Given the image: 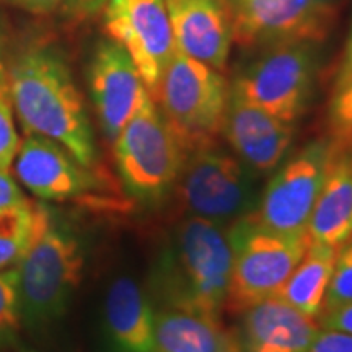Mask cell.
<instances>
[{"label": "cell", "instance_id": "f546056e", "mask_svg": "<svg viewBox=\"0 0 352 352\" xmlns=\"http://www.w3.org/2000/svg\"><path fill=\"white\" fill-rule=\"evenodd\" d=\"M6 2L8 6L34 13V15H44V13L54 12L64 0H6Z\"/></svg>", "mask_w": 352, "mask_h": 352}, {"label": "cell", "instance_id": "ac0fdd59", "mask_svg": "<svg viewBox=\"0 0 352 352\" xmlns=\"http://www.w3.org/2000/svg\"><path fill=\"white\" fill-rule=\"evenodd\" d=\"M155 314L147 294L129 277L109 285L104 321L118 352H155Z\"/></svg>", "mask_w": 352, "mask_h": 352}, {"label": "cell", "instance_id": "277c9868", "mask_svg": "<svg viewBox=\"0 0 352 352\" xmlns=\"http://www.w3.org/2000/svg\"><path fill=\"white\" fill-rule=\"evenodd\" d=\"M227 236L232 274L226 308L235 315L279 296L310 243L307 233L276 232L254 212L233 222Z\"/></svg>", "mask_w": 352, "mask_h": 352}, {"label": "cell", "instance_id": "d4e9b609", "mask_svg": "<svg viewBox=\"0 0 352 352\" xmlns=\"http://www.w3.org/2000/svg\"><path fill=\"white\" fill-rule=\"evenodd\" d=\"M328 124L331 139L338 144H352V82L336 91L329 104Z\"/></svg>", "mask_w": 352, "mask_h": 352}, {"label": "cell", "instance_id": "1f68e13d", "mask_svg": "<svg viewBox=\"0 0 352 352\" xmlns=\"http://www.w3.org/2000/svg\"><path fill=\"white\" fill-rule=\"evenodd\" d=\"M19 352H36V351H32V349H26V347H21Z\"/></svg>", "mask_w": 352, "mask_h": 352}, {"label": "cell", "instance_id": "5b68a950", "mask_svg": "<svg viewBox=\"0 0 352 352\" xmlns=\"http://www.w3.org/2000/svg\"><path fill=\"white\" fill-rule=\"evenodd\" d=\"M230 87L222 72L176 51L152 100L184 153L215 145Z\"/></svg>", "mask_w": 352, "mask_h": 352}, {"label": "cell", "instance_id": "9a60e30c", "mask_svg": "<svg viewBox=\"0 0 352 352\" xmlns=\"http://www.w3.org/2000/svg\"><path fill=\"white\" fill-rule=\"evenodd\" d=\"M176 51L219 72L233 44L230 0H165Z\"/></svg>", "mask_w": 352, "mask_h": 352}, {"label": "cell", "instance_id": "4316f807", "mask_svg": "<svg viewBox=\"0 0 352 352\" xmlns=\"http://www.w3.org/2000/svg\"><path fill=\"white\" fill-rule=\"evenodd\" d=\"M23 189L20 188L19 182L10 175V171L0 170V212L6 209L15 208V206L26 202Z\"/></svg>", "mask_w": 352, "mask_h": 352}, {"label": "cell", "instance_id": "484cf974", "mask_svg": "<svg viewBox=\"0 0 352 352\" xmlns=\"http://www.w3.org/2000/svg\"><path fill=\"white\" fill-rule=\"evenodd\" d=\"M308 352H352V334L336 329H320Z\"/></svg>", "mask_w": 352, "mask_h": 352}, {"label": "cell", "instance_id": "3957f363", "mask_svg": "<svg viewBox=\"0 0 352 352\" xmlns=\"http://www.w3.org/2000/svg\"><path fill=\"white\" fill-rule=\"evenodd\" d=\"M82 241L65 220L44 208L41 226L16 264L23 327L39 329L59 320L82 280Z\"/></svg>", "mask_w": 352, "mask_h": 352}, {"label": "cell", "instance_id": "4fadbf2b", "mask_svg": "<svg viewBox=\"0 0 352 352\" xmlns=\"http://www.w3.org/2000/svg\"><path fill=\"white\" fill-rule=\"evenodd\" d=\"M88 85L101 129L114 140L147 90L134 60L120 43L111 38L98 43L88 67Z\"/></svg>", "mask_w": 352, "mask_h": 352}, {"label": "cell", "instance_id": "4dcf8cb0", "mask_svg": "<svg viewBox=\"0 0 352 352\" xmlns=\"http://www.w3.org/2000/svg\"><path fill=\"white\" fill-rule=\"evenodd\" d=\"M7 76L8 70L3 63V25L0 20V94L7 90Z\"/></svg>", "mask_w": 352, "mask_h": 352}, {"label": "cell", "instance_id": "d6986e66", "mask_svg": "<svg viewBox=\"0 0 352 352\" xmlns=\"http://www.w3.org/2000/svg\"><path fill=\"white\" fill-rule=\"evenodd\" d=\"M155 352H235L219 320L176 310L155 314Z\"/></svg>", "mask_w": 352, "mask_h": 352}, {"label": "cell", "instance_id": "44dd1931", "mask_svg": "<svg viewBox=\"0 0 352 352\" xmlns=\"http://www.w3.org/2000/svg\"><path fill=\"white\" fill-rule=\"evenodd\" d=\"M44 208L26 201L0 212V270L16 266L28 252L41 226Z\"/></svg>", "mask_w": 352, "mask_h": 352}, {"label": "cell", "instance_id": "8992f818", "mask_svg": "<svg viewBox=\"0 0 352 352\" xmlns=\"http://www.w3.org/2000/svg\"><path fill=\"white\" fill-rule=\"evenodd\" d=\"M114 142L122 188L142 206H157L178 183L186 153L147 90Z\"/></svg>", "mask_w": 352, "mask_h": 352}, {"label": "cell", "instance_id": "6da1fadb", "mask_svg": "<svg viewBox=\"0 0 352 352\" xmlns=\"http://www.w3.org/2000/svg\"><path fill=\"white\" fill-rule=\"evenodd\" d=\"M13 111L26 134L54 140L87 168L98 166L94 129L64 56L54 47L26 50L7 76Z\"/></svg>", "mask_w": 352, "mask_h": 352}, {"label": "cell", "instance_id": "7c38bea8", "mask_svg": "<svg viewBox=\"0 0 352 352\" xmlns=\"http://www.w3.org/2000/svg\"><path fill=\"white\" fill-rule=\"evenodd\" d=\"M16 182L43 201H91L104 183L98 170L87 168L54 140L26 134L13 162Z\"/></svg>", "mask_w": 352, "mask_h": 352}, {"label": "cell", "instance_id": "8fae6325", "mask_svg": "<svg viewBox=\"0 0 352 352\" xmlns=\"http://www.w3.org/2000/svg\"><path fill=\"white\" fill-rule=\"evenodd\" d=\"M103 8L108 38L129 52L152 96L176 52L165 0H107Z\"/></svg>", "mask_w": 352, "mask_h": 352}, {"label": "cell", "instance_id": "7402d4cb", "mask_svg": "<svg viewBox=\"0 0 352 352\" xmlns=\"http://www.w3.org/2000/svg\"><path fill=\"white\" fill-rule=\"evenodd\" d=\"M23 327L16 267L0 270V349L15 344Z\"/></svg>", "mask_w": 352, "mask_h": 352}, {"label": "cell", "instance_id": "5bb4252c", "mask_svg": "<svg viewBox=\"0 0 352 352\" xmlns=\"http://www.w3.org/2000/svg\"><path fill=\"white\" fill-rule=\"evenodd\" d=\"M222 134L240 160L258 176L283 164L294 140V124L248 103L230 90Z\"/></svg>", "mask_w": 352, "mask_h": 352}, {"label": "cell", "instance_id": "52a82bcc", "mask_svg": "<svg viewBox=\"0 0 352 352\" xmlns=\"http://www.w3.org/2000/svg\"><path fill=\"white\" fill-rule=\"evenodd\" d=\"M318 70L315 43H283L263 47L232 82L230 90L248 103L294 124L314 95Z\"/></svg>", "mask_w": 352, "mask_h": 352}, {"label": "cell", "instance_id": "7a4b0ae2", "mask_svg": "<svg viewBox=\"0 0 352 352\" xmlns=\"http://www.w3.org/2000/svg\"><path fill=\"white\" fill-rule=\"evenodd\" d=\"M232 274L227 232L206 219L173 227L152 266L151 287L162 310L220 320Z\"/></svg>", "mask_w": 352, "mask_h": 352}, {"label": "cell", "instance_id": "ba28073f", "mask_svg": "<svg viewBox=\"0 0 352 352\" xmlns=\"http://www.w3.org/2000/svg\"><path fill=\"white\" fill-rule=\"evenodd\" d=\"M176 188L192 217L220 227L254 212L259 204L258 175L215 145L188 153Z\"/></svg>", "mask_w": 352, "mask_h": 352}, {"label": "cell", "instance_id": "cb8c5ba5", "mask_svg": "<svg viewBox=\"0 0 352 352\" xmlns=\"http://www.w3.org/2000/svg\"><path fill=\"white\" fill-rule=\"evenodd\" d=\"M20 135L13 120L8 88L0 94V170L10 171L20 148Z\"/></svg>", "mask_w": 352, "mask_h": 352}, {"label": "cell", "instance_id": "603a6c76", "mask_svg": "<svg viewBox=\"0 0 352 352\" xmlns=\"http://www.w3.org/2000/svg\"><path fill=\"white\" fill-rule=\"evenodd\" d=\"M352 302V240L342 245L336 253L329 279L323 311Z\"/></svg>", "mask_w": 352, "mask_h": 352}, {"label": "cell", "instance_id": "9c48e42d", "mask_svg": "<svg viewBox=\"0 0 352 352\" xmlns=\"http://www.w3.org/2000/svg\"><path fill=\"white\" fill-rule=\"evenodd\" d=\"M336 148L331 138L314 140L277 166L254 210L264 226L280 233H307Z\"/></svg>", "mask_w": 352, "mask_h": 352}, {"label": "cell", "instance_id": "2e32d148", "mask_svg": "<svg viewBox=\"0 0 352 352\" xmlns=\"http://www.w3.org/2000/svg\"><path fill=\"white\" fill-rule=\"evenodd\" d=\"M230 333L235 352H308L320 328L283 298L272 297L241 311Z\"/></svg>", "mask_w": 352, "mask_h": 352}, {"label": "cell", "instance_id": "f1b7e54d", "mask_svg": "<svg viewBox=\"0 0 352 352\" xmlns=\"http://www.w3.org/2000/svg\"><path fill=\"white\" fill-rule=\"evenodd\" d=\"M351 82H352V21H351L349 36H347V41H346L344 54H342L340 69H338V74H336V80H334V94L349 85Z\"/></svg>", "mask_w": 352, "mask_h": 352}, {"label": "cell", "instance_id": "e0dca14e", "mask_svg": "<svg viewBox=\"0 0 352 352\" xmlns=\"http://www.w3.org/2000/svg\"><path fill=\"white\" fill-rule=\"evenodd\" d=\"M307 236L336 250L352 240V144H338L308 219Z\"/></svg>", "mask_w": 352, "mask_h": 352}, {"label": "cell", "instance_id": "83f0119b", "mask_svg": "<svg viewBox=\"0 0 352 352\" xmlns=\"http://www.w3.org/2000/svg\"><path fill=\"white\" fill-rule=\"evenodd\" d=\"M320 327L324 329H336V331L352 334V302L331 308V310L321 311Z\"/></svg>", "mask_w": 352, "mask_h": 352}, {"label": "cell", "instance_id": "30bf717a", "mask_svg": "<svg viewBox=\"0 0 352 352\" xmlns=\"http://www.w3.org/2000/svg\"><path fill=\"white\" fill-rule=\"evenodd\" d=\"M233 43L246 50L328 36L338 0H230Z\"/></svg>", "mask_w": 352, "mask_h": 352}, {"label": "cell", "instance_id": "ffe728a7", "mask_svg": "<svg viewBox=\"0 0 352 352\" xmlns=\"http://www.w3.org/2000/svg\"><path fill=\"white\" fill-rule=\"evenodd\" d=\"M336 253L338 250L333 246L310 241L277 297L310 318L320 316Z\"/></svg>", "mask_w": 352, "mask_h": 352}]
</instances>
